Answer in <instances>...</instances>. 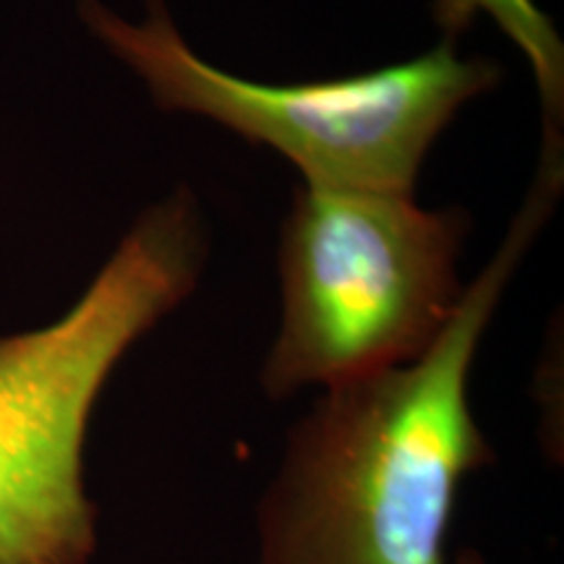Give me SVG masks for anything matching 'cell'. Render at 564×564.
Segmentation results:
<instances>
[{
    "instance_id": "5b68a950",
    "label": "cell",
    "mask_w": 564,
    "mask_h": 564,
    "mask_svg": "<svg viewBox=\"0 0 564 564\" xmlns=\"http://www.w3.org/2000/svg\"><path fill=\"white\" fill-rule=\"evenodd\" d=\"M478 13H489L531 63L549 116V133L560 121L564 102V47L554 24L533 0H434V19L449 40L474 24Z\"/></svg>"
},
{
    "instance_id": "3957f363",
    "label": "cell",
    "mask_w": 564,
    "mask_h": 564,
    "mask_svg": "<svg viewBox=\"0 0 564 564\" xmlns=\"http://www.w3.org/2000/svg\"><path fill=\"white\" fill-rule=\"evenodd\" d=\"M82 19L112 55L137 70L154 102L212 118L299 165L308 186L411 194L429 147L465 102L499 79L486 58H460L444 37L432 53L333 82L257 84L199 58L162 0L131 24L100 0Z\"/></svg>"
},
{
    "instance_id": "7a4b0ae2",
    "label": "cell",
    "mask_w": 564,
    "mask_h": 564,
    "mask_svg": "<svg viewBox=\"0 0 564 564\" xmlns=\"http://www.w3.org/2000/svg\"><path fill=\"white\" fill-rule=\"evenodd\" d=\"M204 253L194 196L175 192L139 217L61 319L0 337V564H89L91 411L131 345L194 291Z\"/></svg>"
},
{
    "instance_id": "6da1fadb",
    "label": "cell",
    "mask_w": 564,
    "mask_h": 564,
    "mask_svg": "<svg viewBox=\"0 0 564 564\" xmlns=\"http://www.w3.org/2000/svg\"><path fill=\"white\" fill-rule=\"evenodd\" d=\"M544 154L497 257L411 364L324 390L288 436L253 564H447L465 478L494 453L468 400L478 345L562 186Z\"/></svg>"
},
{
    "instance_id": "8992f818",
    "label": "cell",
    "mask_w": 564,
    "mask_h": 564,
    "mask_svg": "<svg viewBox=\"0 0 564 564\" xmlns=\"http://www.w3.org/2000/svg\"><path fill=\"white\" fill-rule=\"evenodd\" d=\"M453 564H486V562H484L481 554L474 552V549H463V552L455 556Z\"/></svg>"
},
{
    "instance_id": "277c9868",
    "label": "cell",
    "mask_w": 564,
    "mask_h": 564,
    "mask_svg": "<svg viewBox=\"0 0 564 564\" xmlns=\"http://www.w3.org/2000/svg\"><path fill=\"white\" fill-rule=\"evenodd\" d=\"M468 220L426 212L411 194L303 186L282 228V316L262 387L356 382L411 364L457 312Z\"/></svg>"
}]
</instances>
